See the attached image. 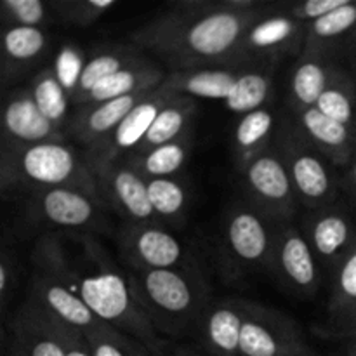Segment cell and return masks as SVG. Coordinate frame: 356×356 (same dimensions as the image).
Masks as SVG:
<instances>
[{
	"label": "cell",
	"instance_id": "obj_1",
	"mask_svg": "<svg viewBox=\"0 0 356 356\" xmlns=\"http://www.w3.org/2000/svg\"><path fill=\"white\" fill-rule=\"evenodd\" d=\"M263 16L264 10L228 13L221 0H190L132 31L131 40L139 51L159 56L172 72L233 65L243 61V37Z\"/></svg>",
	"mask_w": 356,
	"mask_h": 356
},
{
	"label": "cell",
	"instance_id": "obj_2",
	"mask_svg": "<svg viewBox=\"0 0 356 356\" xmlns=\"http://www.w3.org/2000/svg\"><path fill=\"white\" fill-rule=\"evenodd\" d=\"M79 240L82 249L70 257L80 298L97 318L159 353L162 341L136 296L129 273L113 263L92 236L80 235Z\"/></svg>",
	"mask_w": 356,
	"mask_h": 356
},
{
	"label": "cell",
	"instance_id": "obj_3",
	"mask_svg": "<svg viewBox=\"0 0 356 356\" xmlns=\"http://www.w3.org/2000/svg\"><path fill=\"white\" fill-rule=\"evenodd\" d=\"M2 190L9 186H24L28 190L72 188L101 197L99 183L86 153H80L66 141L40 143L24 148L2 149Z\"/></svg>",
	"mask_w": 356,
	"mask_h": 356
},
{
	"label": "cell",
	"instance_id": "obj_4",
	"mask_svg": "<svg viewBox=\"0 0 356 356\" xmlns=\"http://www.w3.org/2000/svg\"><path fill=\"white\" fill-rule=\"evenodd\" d=\"M129 277L156 332L183 336L190 327H198L209 292L193 264L172 270H131Z\"/></svg>",
	"mask_w": 356,
	"mask_h": 356
},
{
	"label": "cell",
	"instance_id": "obj_5",
	"mask_svg": "<svg viewBox=\"0 0 356 356\" xmlns=\"http://www.w3.org/2000/svg\"><path fill=\"white\" fill-rule=\"evenodd\" d=\"M33 264L30 299L42 306L49 315L79 330L83 336H89L106 325L80 298L72 257L58 236L45 235L38 240L33 250Z\"/></svg>",
	"mask_w": 356,
	"mask_h": 356
},
{
	"label": "cell",
	"instance_id": "obj_6",
	"mask_svg": "<svg viewBox=\"0 0 356 356\" xmlns=\"http://www.w3.org/2000/svg\"><path fill=\"white\" fill-rule=\"evenodd\" d=\"M278 153L284 159L294 184L298 200L312 211L332 205L337 197L336 177L325 159L306 141L291 124H284L277 134Z\"/></svg>",
	"mask_w": 356,
	"mask_h": 356
},
{
	"label": "cell",
	"instance_id": "obj_7",
	"mask_svg": "<svg viewBox=\"0 0 356 356\" xmlns=\"http://www.w3.org/2000/svg\"><path fill=\"white\" fill-rule=\"evenodd\" d=\"M106 205L72 188H47V190L31 191L26 204V214L30 221L37 226H49L56 229L70 232H103L108 228L104 218Z\"/></svg>",
	"mask_w": 356,
	"mask_h": 356
},
{
	"label": "cell",
	"instance_id": "obj_8",
	"mask_svg": "<svg viewBox=\"0 0 356 356\" xmlns=\"http://www.w3.org/2000/svg\"><path fill=\"white\" fill-rule=\"evenodd\" d=\"M250 204L275 221H291L298 195L291 174L277 148H268L240 169Z\"/></svg>",
	"mask_w": 356,
	"mask_h": 356
},
{
	"label": "cell",
	"instance_id": "obj_9",
	"mask_svg": "<svg viewBox=\"0 0 356 356\" xmlns=\"http://www.w3.org/2000/svg\"><path fill=\"white\" fill-rule=\"evenodd\" d=\"M277 225L278 221L252 204L236 202L225 221V245L229 257L245 270H270Z\"/></svg>",
	"mask_w": 356,
	"mask_h": 356
},
{
	"label": "cell",
	"instance_id": "obj_10",
	"mask_svg": "<svg viewBox=\"0 0 356 356\" xmlns=\"http://www.w3.org/2000/svg\"><path fill=\"white\" fill-rule=\"evenodd\" d=\"M296 322L284 313L243 301L240 356H306Z\"/></svg>",
	"mask_w": 356,
	"mask_h": 356
},
{
	"label": "cell",
	"instance_id": "obj_11",
	"mask_svg": "<svg viewBox=\"0 0 356 356\" xmlns=\"http://www.w3.org/2000/svg\"><path fill=\"white\" fill-rule=\"evenodd\" d=\"M118 247L131 270H172L191 266L183 242L153 222H125L118 233Z\"/></svg>",
	"mask_w": 356,
	"mask_h": 356
},
{
	"label": "cell",
	"instance_id": "obj_12",
	"mask_svg": "<svg viewBox=\"0 0 356 356\" xmlns=\"http://www.w3.org/2000/svg\"><path fill=\"white\" fill-rule=\"evenodd\" d=\"M99 183L104 205L125 219V222L160 225L148 197V181L125 159L90 163Z\"/></svg>",
	"mask_w": 356,
	"mask_h": 356
},
{
	"label": "cell",
	"instance_id": "obj_13",
	"mask_svg": "<svg viewBox=\"0 0 356 356\" xmlns=\"http://www.w3.org/2000/svg\"><path fill=\"white\" fill-rule=\"evenodd\" d=\"M301 229L291 221H282L275 232L270 270L291 292L313 298L320 284L318 263Z\"/></svg>",
	"mask_w": 356,
	"mask_h": 356
},
{
	"label": "cell",
	"instance_id": "obj_14",
	"mask_svg": "<svg viewBox=\"0 0 356 356\" xmlns=\"http://www.w3.org/2000/svg\"><path fill=\"white\" fill-rule=\"evenodd\" d=\"M3 146L24 148L40 143L66 141V132L52 124L35 103L30 89L9 94L3 108Z\"/></svg>",
	"mask_w": 356,
	"mask_h": 356
},
{
	"label": "cell",
	"instance_id": "obj_15",
	"mask_svg": "<svg viewBox=\"0 0 356 356\" xmlns=\"http://www.w3.org/2000/svg\"><path fill=\"white\" fill-rule=\"evenodd\" d=\"M174 96H176V92H170V90L163 89L162 86L156 90H152V92L146 94L132 108L131 113L122 120V124L115 129V132L110 136V139L104 145H101L94 152L86 153L87 159H89V163L111 162V160L125 159L127 155H131L141 145L146 132L152 127V124L155 122L160 110Z\"/></svg>",
	"mask_w": 356,
	"mask_h": 356
},
{
	"label": "cell",
	"instance_id": "obj_16",
	"mask_svg": "<svg viewBox=\"0 0 356 356\" xmlns=\"http://www.w3.org/2000/svg\"><path fill=\"white\" fill-rule=\"evenodd\" d=\"M146 94L148 92L80 106L66 125V136L80 143L86 148V153L94 152L110 139L115 129Z\"/></svg>",
	"mask_w": 356,
	"mask_h": 356
},
{
	"label": "cell",
	"instance_id": "obj_17",
	"mask_svg": "<svg viewBox=\"0 0 356 356\" xmlns=\"http://www.w3.org/2000/svg\"><path fill=\"white\" fill-rule=\"evenodd\" d=\"M306 233L316 259L325 266L337 268L348 250L356 242V232L351 219L339 209L329 207L312 211L308 221H305Z\"/></svg>",
	"mask_w": 356,
	"mask_h": 356
},
{
	"label": "cell",
	"instance_id": "obj_18",
	"mask_svg": "<svg viewBox=\"0 0 356 356\" xmlns=\"http://www.w3.org/2000/svg\"><path fill=\"white\" fill-rule=\"evenodd\" d=\"M13 341L19 356H66L54 316L30 298L14 316Z\"/></svg>",
	"mask_w": 356,
	"mask_h": 356
},
{
	"label": "cell",
	"instance_id": "obj_19",
	"mask_svg": "<svg viewBox=\"0 0 356 356\" xmlns=\"http://www.w3.org/2000/svg\"><path fill=\"white\" fill-rule=\"evenodd\" d=\"M298 131L302 138L334 165H346L355 159L356 138L351 127L332 120L313 108L296 110Z\"/></svg>",
	"mask_w": 356,
	"mask_h": 356
},
{
	"label": "cell",
	"instance_id": "obj_20",
	"mask_svg": "<svg viewBox=\"0 0 356 356\" xmlns=\"http://www.w3.org/2000/svg\"><path fill=\"white\" fill-rule=\"evenodd\" d=\"M242 320L243 299L209 302L198 323L205 348L214 356H240Z\"/></svg>",
	"mask_w": 356,
	"mask_h": 356
},
{
	"label": "cell",
	"instance_id": "obj_21",
	"mask_svg": "<svg viewBox=\"0 0 356 356\" xmlns=\"http://www.w3.org/2000/svg\"><path fill=\"white\" fill-rule=\"evenodd\" d=\"M243 68L245 66L242 63H233V65L170 72L167 73V79L162 87L170 92L191 97V99L204 97V99L226 101Z\"/></svg>",
	"mask_w": 356,
	"mask_h": 356
},
{
	"label": "cell",
	"instance_id": "obj_22",
	"mask_svg": "<svg viewBox=\"0 0 356 356\" xmlns=\"http://www.w3.org/2000/svg\"><path fill=\"white\" fill-rule=\"evenodd\" d=\"M305 35V23L285 14L263 16L249 28L242 42V58L250 56H278L296 49Z\"/></svg>",
	"mask_w": 356,
	"mask_h": 356
},
{
	"label": "cell",
	"instance_id": "obj_23",
	"mask_svg": "<svg viewBox=\"0 0 356 356\" xmlns=\"http://www.w3.org/2000/svg\"><path fill=\"white\" fill-rule=\"evenodd\" d=\"M167 79V73L149 61L148 58L139 59L134 65L113 73L111 76L97 83L87 97L83 99L82 106L86 104L104 103V101L118 99V97L134 96V94H145L156 90Z\"/></svg>",
	"mask_w": 356,
	"mask_h": 356
},
{
	"label": "cell",
	"instance_id": "obj_24",
	"mask_svg": "<svg viewBox=\"0 0 356 356\" xmlns=\"http://www.w3.org/2000/svg\"><path fill=\"white\" fill-rule=\"evenodd\" d=\"M327 316L336 336H356V242L336 268Z\"/></svg>",
	"mask_w": 356,
	"mask_h": 356
},
{
	"label": "cell",
	"instance_id": "obj_25",
	"mask_svg": "<svg viewBox=\"0 0 356 356\" xmlns=\"http://www.w3.org/2000/svg\"><path fill=\"white\" fill-rule=\"evenodd\" d=\"M339 72V68L330 65L327 52L305 51L291 76V99L294 110L316 106L320 96Z\"/></svg>",
	"mask_w": 356,
	"mask_h": 356
},
{
	"label": "cell",
	"instance_id": "obj_26",
	"mask_svg": "<svg viewBox=\"0 0 356 356\" xmlns=\"http://www.w3.org/2000/svg\"><path fill=\"white\" fill-rule=\"evenodd\" d=\"M145 56L141 54V51L136 45H132V47H111L108 51L92 56L76 73V79L73 82L72 90H70V101L73 104L82 106L87 94L97 83L103 82L104 79L111 76L113 73L134 65V63H138Z\"/></svg>",
	"mask_w": 356,
	"mask_h": 356
},
{
	"label": "cell",
	"instance_id": "obj_27",
	"mask_svg": "<svg viewBox=\"0 0 356 356\" xmlns=\"http://www.w3.org/2000/svg\"><path fill=\"white\" fill-rule=\"evenodd\" d=\"M195 110H197L195 99L176 94V96L160 110L155 122H153L152 127L146 132L141 145H139L132 153L149 152V149L159 148V146L167 145V143L177 141V139L190 134L188 127H190V120L195 115Z\"/></svg>",
	"mask_w": 356,
	"mask_h": 356
},
{
	"label": "cell",
	"instance_id": "obj_28",
	"mask_svg": "<svg viewBox=\"0 0 356 356\" xmlns=\"http://www.w3.org/2000/svg\"><path fill=\"white\" fill-rule=\"evenodd\" d=\"M275 131V115L266 108L242 115L233 132L236 162L238 169L266 152L270 148L271 136Z\"/></svg>",
	"mask_w": 356,
	"mask_h": 356
},
{
	"label": "cell",
	"instance_id": "obj_29",
	"mask_svg": "<svg viewBox=\"0 0 356 356\" xmlns=\"http://www.w3.org/2000/svg\"><path fill=\"white\" fill-rule=\"evenodd\" d=\"M191 149L190 134L177 141L167 143V145L153 148L145 153H131L125 156L129 163L145 177L149 179H162V177H174L186 163L188 155Z\"/></svg>",
	"mask_w": 356,
	"mask_h": 356
},
{
	"label": "cell",
	"instance_id": "obj_30",
	"mask_svg": "<svg viewBox=\"0 0 356 356\" xmlns=\"http://www.w3.org/2000/svg\"><path fill=\"white\" fill-rule=\"evenodd\" d=\"M271 87H273V72L270 65L245 66L233 87L232 94L225 101L226 108L236 115H247L264 108V103L270 99Z\"/></svg>",
	"mask_w": 356,
	"mask_h": 356
},
{
	"label": "cell",
	"instance_id": "obj_31",
	"mask_svg": "<svg viewBox=\"0 0 356 356\" xmlns=\"http://www.w3.org/2000/svg\"><path fill=\"white\" fill-rule=\"evenodd\" d=\"M49 44L44 28L9 26L3 31V63L6 72L24 68L40 58Z\"/></svg>",
	"mask_w": 356,
	"mask_h": 356
},
{
	"label": "cell",
	"instance_id": "obj_32",
	"mask_svg": "<svg viewBox=\"0 0 356 356\" xmlns=\"http://www.w3.org/2000/svg\"><path fill=\"white\" fill-rule=\"evenodd\" d=\"M356 28V2H348L334 13L309 23L306 31L305 51H322L350 35Z\"/></svg>",
	"mask_w": 356,
	"mask_h": 356
},
{
	"label": "cell",
	"instance_id": "obj_33",
	"mask_svg": "<svg viewBox=\"0 0 356 356\" xmlns=\"http://www.w3.org/2000/svg\"><path fill=\"white\" fill-rule=\"evenodd\" d=\"M30 92L35 103L40 108L42 113L66 132L68 125V104L70 97L65 86L59 80V75L52 70H44L33 79L30 86Z\"/></svg>",
	"mask_w": 356,
	"mask_h": 356
},
{
	"label": "cell",
	"instance_id": "obj_34",
	"mask_svg": "<svg viewBox=\"0 0 356 356\" xmlns=\"http://www.w3.org/2000/svg\"><path fill=\"white\" fill-rule=\"evenodd\" d=\"M148 197L160 225H179L186 214L188 190L176 177L148 181Z\"/></svg>",
	"mask_w": 356,
	"mask_h": 356
},
{
	"label": "cell",
	"instance_id": "obj_35",
	"mask_svg": "<svg viewBox=\"0 0 356 356\" xmlns=\"http://www.w3.org/2000/svg\"><path fill=\"white\" fill-rule=\"evenodd\" d=\"M355 96L356 92L353 82H351L350 76L341 70V72L334 76L332 82L329 83L325 92L320 96L315 108L322 111L323 115H327L329 118H332V120L353 129L356 111Z\"/></svg>",
	"mask_w": 356,
	"mask_h": 356
},
{
	"label": "cell",
	"instance_id": "obj_36",
	"mask_svg": "<svg viewBox=\"0 0 356 356\" xmlns=\"http://www.w3.org/2000/svg\"><path fill=\"white\" fill-rule=\"evenodd\" d=\"M94 356H148V348L127 334L104 325L103 329L86 336Z\"/></svg>",
	"mask_w": 356,
	"mask_h": 356
},
{
	"label": "cell",
	"instance_id": "obj_37",
	"mask_svg": "<svg viewBox=\"0 0 356 356\" xmlns=\"http://www.w3.org/2000/svg\"><path fill=\"white\" fill-rule=\"evenodd\" d=\"M115 6V0H61L52 3L63 23L79 28L94 24Z\"/></svg>",
	"mask_w": 356,
	"mask_h": 356
},
{
	"label": "cell",
	"instance_id": "obj_38",
	"mask_svg": "<svg viewBox=\"0 0 356 356\" xmlns=\"http://www.w3.org/2000/svg\"><path fill=\"white\" fill-rule=\"evenodd\" d=\"M0 9L9 26L44 28L51 17L49 3L42 0H3Z\"/></svg>",
	"mask_w": 356,
	"mask_h": 356
},
{
	"label": "cell",
	"instance_id": "obj_39",
	"mask_svg": "<svg viewBox=\"0 0 356 356\" xmlns=\"http://www.w3.org/2000/svg\"><path fill=\"white\" fill-rule=\"evenodd\" d=\"M350 0H308V2L292 3V6H284L285 16L299 21V23H313L327 14L334 13L336 9L343 7Z\"/></svg>",
	"mask_w": 356,
	"mask_h": 356
},
{
	"label": "cell",
	"instance_id": "obj_40",
	"mask_svg": "<svg viewBox=\"0 0 356 356\" xmlns=\"http://www.w3.org/2000/svg\"><path fill=\"white\" fill-rule=\"evenodd\" d=\"M56 320V327H58V334L63 341V346L66 350V356H94L90 351L89 343H87L86 336L79 330L72 329L61 320Z\"/></svg>",
	"mask_w": 356,
	"mask_h": 356
},
{
	"label": "cell",
	"instance_id": "obj_41",
	"mask_svg": "<svg viewBox=\"0 0 356 356\" xmlns=\"http://www.w3.org/2000/svg\"><path fill=\"white\" fill-rule=\"evenodd\" d=\"M14 282H16V263L9 259V254L3 252L2 261H0V296H2L3 308L7 305L10 285H14Z\"/></svg>",
	"mask_w": 356,
	"mask_h": 356
},
{
	"label": "cell",
	"instance_id": "obj_42",
	"mask_svg": "<svg viewBox=\"0 0 356 356\" xmlns=\"http://www.w3.org/2000/svg\"><path fill=\"white\" fill-rule=\"evenodd\" d=\"M346 188L350 190L351 197L356 200V155H355V159L350 162V169H348Z\"/></svg>",
	"mask_w": 356,
	"mask_h": 356
},
{
	"label": "cell",
	"instance_id": "obj_43",
	"mask_svg": "<svg viewBox=\"0 0 356 356\" xmlns=\"http://www.w3.org/2000/svg\"><path fill=\"white\" fill-rule=\"evenodd\" d=\"M348 356H356V344H355V346H351L350 355H348Z\"/></svg>",
	"mask_w": 356,
	"mask_h": 356
},
{
	"label": "cell",
	"instance_id": "obj_44",
	"mask_svg": "<svg viewBox=\"0 0 356 356\" xmlns=\"http://www.w3.org/2000/svg\"><path fill=\"white\" fill-rule=\"evenodd\" d=\"M353 131H356V111H355V122H353Z\"/></svg>",
	"mask_w": 356,
	"mask_h": 356
}]
</instances>
